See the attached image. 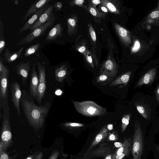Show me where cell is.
Wrapping results in <instances>:
<instances>
[{"label": "cell", "instance_id": "6da1fadb", "mask_svg": "<svg viewBox=\"0 0 159 159\" xmlns=\"http://www.w3.org/2000/svg\"><path fill=\"white\" fill-rule=\"evenodd\" d=\"M20 103L29 125L36 131L42 128L50 111L51 102L47 101L44 105H36L32 97L24 90Z\"/></svg>", "mask_w": 159, "mask_h": 159}, {"label": "cell", "instance_id": "7a4b0ae2", "mask_svg": "<svg viewBox=\"0 0 159 159\" xmlns=\"http://www.w3.org/2000/svg\"><path fill=\"white\" fill-rule=\"evenodd\" d=\"M3 114L1 131L0 150L5 152L9 147L12 142V135L10 121V108L8 104L2 107Z\"/></svg>", "mask_w": 159, "mask_h": 159}, {"label": "cell", "instance_id": "3957f363", "mask_svg": "<svg viewBox=\"0 0 159 159\" xmlns=\"http://www.w3.org/2000/svg\"><path fill=\"white\" fill-rule=\"evenodd\" d=\"M74 105L80 113L87 116H101L107 113L106 108L91 101L78 102L72 100Z\"/></svg>", "mask_w": 159, "mask_h": 159}, {"label": "cell", "instance_id": "277c9868", "mask_svg": "<svg viewBox=\"0 0 159 159\" xmlns=\"http://www.w3.org/2000/svg\"><path fill=\"white\" fill-rule=\"evenodd\" d=\"M143 135L139 123L136 121L134 125L132 154L133 159H141L143 152Z\"/></svg>", "mask_w": 159, "mask_h": 159}, {"label": "cell", "instance_id": "5b68a950", "mask_svg": "<svg viewBox=\"0 0 159 159\" xmlns=\"http://www.w3.org/2000/svg\"><path fill=\"white\" fill-rule=\"evenodd\" d=\"M56 17L53 13L51 19L45 24L35 29L23 38L16 45L20 46L27 43L30 42L35 39L39 38L43 35L47 30L51 28L53 24Z\"/></svg>", "mask_w": 159, "mask_h": 159}, {"label": "cell", "instance_id": "8992f818", "mask_svg": "<svg viewBox=\"0 0 159 159\" xmlns=\"http://www.w3.org/2000/svg\"><path fill=\"white\" fill-rule=\"evenodd\" d=\"M39 72V84L37 89V95L35 100L39 105L45 94L46 89V74L45 63L37 62Z\"/></svg>", "mask_w": 159, "mask_h": 159}, {"label": "cell", "instance_id": "52a82bcc", "mask_svg": "<svg viewBox=\"0 0 159 159\" xmlns=\"http://www.w3.org/2000/svg\"><path fill=\"white\" fill-rule=\"evenodd\" d=\"M9 71L0 74V109L8 104V78Z\"/></svg>", "mask_w": 159, "mask_h": 159}, {"label": "cell", "instance_id": "ba28073f", "mask_svg": "<svg viewBox=\"0 0 159 159\" xmlns=\"http://www.w3.org/2000/svg\"><path fill=\"white\" fill-rule=\"evenodd\" d=\"M11 101L16 109L18 115L20 117V101L22 95L20 86L17 81L12 82L10 85Z\"/></svg>", "mask_w": 159, "mask_h": 159}, {"label": "cell", "instance_id": "9c48e42d", "mask_svg": "<svg viewBox=\"0 0 159 159\" xmlns=\"http://www.w3.org/2000/svg\"><path fill=\"white\" fill-rule=\"evenodd\" d=\"M102 72L115 76L118 72V66L112 55L109 54L100 70Z\"/></svg>", "mask_w": 159, "mask_h": 159}, {"label": "cell", "instance_id": "30bf717a", "mask_svg": "<svg viewBox=\"0 0 159 159\" xmlns=\"http://www.w3.org/2000/svg\"><path fill=\"white\" fill-rule=\"evenodd\" d=\"M122 143V146L116 150L111 159H122L129 156L131 148V138L125 139Z\"/></svg>", "mask_w": 159, "mask_h": 159}, {"label": "cell", "instance_id": "8fae6325", "mask_svg": "<svg viewBox=\"0 0 159 159\" xmlns=\"http://www.w3.org/2000/svg\"><path fill=\"white\" fill-rule=\"evenodd\" d=\"M53 5L50 4L41 15L37 21L33 25L30 29L31 32L35 29L45 24L50 20L53 13Z\"/></svg>", "mask_w": 159, "mask_h": 159}, {"label": "cell", "instance_id": "7c38bea8", "mask_svg": "<svg viewBox=\"0 0 159 159\" xmlns=\"http://www.w3.org/2000/svg\"><path fill=\"white\" fill-rule=\"evenodd\" d=\"M38 84L39 77L36 71L35 64L34 63L31 70L30 92V95L35 100L37 97Z\"/></svg>", "mask_w": 159, "mask_h": 159}, {"label": "cell", "instance_id": "4fadbf2b", "mask_svg": "<svg viewBox=\"0 0 159 159\" xmlns=\"http://www.w3.org/2000/svg\"><path fill=\"white\" fill-rule=\"evenodd\" d=\"M15 68L17 75L21 77L22 83L24 84L30 70V61H28L26 62H21L16 66Z\"/></svg>", "mask_w": 159, "mask_h": 159}, {"label": "cell", "instance_id": "5bb4252c", "mask_svg": "<svg viewBox=\"0 0 159 159\" xmlns=\"http://www.w3.org/2000/svg\"><path fill=\"white\" fill-rule=\"evenodd\" d=\"M49 6L48 4L34 13L20 29L19 31V34H20L24 31L30 29L31 27L37 21L40 16Z\"/></svg>", "mask_w": 159, "mask_h": 159}, {"label": "cell", "instance_id": "9a60e30c", "mask_svg": "<svg viewBox=\"0 0 159 159\" xmlns=\"http://www.w3.org/2000/svg\"><path fill=\"white\" fill-rule=\"evenodd\" d=\"M114 25L116 33L121 42L126 45L130 43V37L128 31L115 22L114 23Z\"/></svg>", "mask_w": 159, "mask_h": 159}, {"label": "cell", "instance_id": "2e32d148", "mask_svg": "<svg viewBox=\"0 0 159 159\" xmlns=\"http://www.w3.org/2000/svg\"><path fill=\"white\" fill-rule=\"evenodd\" d=\"M51 0L36 1L32 4L27 10L23 19V21L26 20L28 16L34 13L40 9L49 4Z\"/></svg>", "mask_w": 159, "mask_h": 159}, {"label": "cell", "instance_id": "e0dca14e", "mask_svg": "<svg viewBox=\"0 0 159 159\" xmlns=\"http://www.w3.org/2000/svg\"><path fill=\"white\" fill-rule=\"evenodd\" d=\"M156 74L155 68L151 69L141 78L137 82L135 87H138L144 85L149 84L154 80Z\"/></svg>", "mask_w": 159, "mask_h": 159}, {"label": "cell", "instance_id": "ac0fdd59", "mask_svg": "<svg viewBox=\"0 0 159 159\" xmlns=\"http://www.w3.org/2000/svg\"><path fill=\"white\" fill-rule=\"evenodd\" d=\"M63 28L60 23L55 25L49 32L46 36L47 40L50 41L55 40L62 35Z\"/></svg>", "mask_w": 159, "mask_h": 159}, {"label": "cell", "instance_id": "d6986e66", "mask_svg": "<svg viewBox=\"0 0 159 159\" xmlns=\"http://www.w3.org/2000/svg\"><path fill=\"white\" fill-rule=\"evenodd\" d=\"M54 72L56 80L60 83L64 81L68 76V68L66 64H62L57 68Z\"/></svg>", "mask_w": 159, "mask_h": 159}, {"label": "cell", "instance_id": "ffe728a7", "mask_svg": "<svg viewBox=\"0 0 159 159\" xmlns=\"http://www.w3.org/2000/svg\"><path fill=\"white\" fill-rule=\"evenodd\" d=\"M24 47L21 48L18 51L11 53L6 48L3 54L4 60L8 63H11L17 60L22 55Z\"/></svg>", "mask_w": 159, "mask_h": 159}, {"label": "cell", "instance_id": "44dd1931", "mask_svg": "<svg viewBox=\"0 0 159 159\" xmlns=\"http://www.w3.org/2000/svg\"><path fill=\"white\" fill-rule=\"evenodd\" d=\"M107 129L105 126L103 127L90 144L89 149H92L107 137L108 133Z\"/></svg>", "mask_w": 159, "mask_h": 159}, {"label": "cell", "instance_id": "7402d4cb", "mask_svg": "<svg viewBox=\"0 0 159 159\" xmlns=\"http://www.w3.org/2000/svg\"><path fill=\"white\" fill-rule=\"evenodd\" d=\"M131 71H129L117 77L111 82L110 86H115L120 84H123L124 86L128 84L131 75Z\"/></svg>", "mask_w": 159, "mask_h": 159}, {"label": "cell", "instance_id": "603a6c76", "mask_svg": "<svg viewBox=\"0 0 159 159\" xmlns=\"http://www.w3.org/2000/svg\"><path fill=\"white\" fill-rule=\"evenodd\" d=\"M135 106L138 112L144 118L149 119L151 111L146 104L142 102H137L135 103Z\"/></svg>", "mask_w": 159, "mask_h": 159}, {"label": "cell", "instance_id": "cb8c5ba5", "mask_svg": "<svg viewBox=\"0 0 159 159\" xmlns=\"http://www.w3.org/2000/svg\"><path fill=\"white\" fill-rule=\"evenodd\" d=\"M101 4L106 7L109 12L116 15H119L120 11L118 5L114 1L111 0H101Z\"/></svg>", "mask_w": 159, "mask_h": 159}, {"label": "cell", "instance_id": "d4e9b609", "mask_svg": "<svg viewBox=\"0 0 159 159\" xmlns=\"http://www.w3.org/2000/svg\"><path fill=\"white\" fill-rule=\"evenodd\" d=\"M67 26V32L69 35L75 34L77 31V19L76 16L72 15L70 18L66 19Z\"/></svg>", "mask_w": 159, "mask_h": 159}, {"label": "cell", "instance_id": "484cf974", "mask_svg": "<svg viewBox=\"0 0 159 159\" xmlns=\"http://www.w3.org/2000/svg\"><path fill=\"white\" fill-rule=\"evenodd\" d=\"M114 77L106 73L100 72L99 75L96 78V81L102 85L106 84L112 81Z\"/></svg>", "mask_w": 159, "mask_h": 159}, {"label": "cell", "instance_id": "4316f807", "mask_svg": "<svg viewBox=\"0 0 159 159\" xmlns=\"http://www.w3.org/2000/svg\"><path fill=\"white\" fill-rule=\"evenodd\" d=\"M86 9L90 14L95 18H103L107 14L100 11L96 8H95L89 5L87 7H86Z\"/></svg>", "mask_w": 159, "mask_h": 159}, {"label": "cell", "instance_id": "83f0119b", "mask_svg": "<svg viewBox=\"0 0 159 159\" xmlns=\"http://www.w3.org/2000/svg\"><path fill=\"white\" fill-rule=\"evenodd\" d=\"M3 25L1 20H0V56L6 46V41L3 36Z\"/></svg>", "mask_w": 159, "mask_h": 159}, {"label": "cell", "instance_id": "f1b7e54d", "mask_svg": "<svg viewBox=\"0 0 159 159\" xmlns=\"http://www.w3.org/2000/svg\"><path fill=\"white\" fill-rule=\"evenodd\" d=\"M40 46L39 43L31 45L26 49L24 55L27 57L35 52L38 49Z\"/></svg>", "mask_w": 159, "mask_h": 159}, {"label": "cell", "instance_id": "f546056e", "mask_svg": "<svg viewBox=\"0 0 159 159\" xmlns=\"http://www.w3.org/2000/svg\"><path fill=\"white\" fill-rule=\"evenodd\" d=\"M131 116L130 113L124 115L121 119V131L123 133L125 130L128 125Z\"/></svg>", "mask_w": 159, "mask_h": 159}, {"label": "cell", "instance_id": "4dcf8cb0", "mask_svg": "<svg viewBox=\"0 0 159 159\" xmlns=\"http://www.w3.org/2000/svg\"><path fill=\"white\" fill-rule=\"evenodd\" d=\"M63 125L65 128L69 129L77 128L84 126V124L75 122H66L63 123Z\"/></svg>", "mask_w": 159, "mask_h": 159}, {"label": "cell", "instance_id": "1f68e13d", "mask_svg": "<svg viewBox=\"0 0 159 159\" xmlns=\"http://www.w3.org/2000/svg\"><path fill=\"white\" fill-rule=\"evenodd\" d=\"M89 31L91 39L95 45L96 44V32L91 24L89 22L88 24Z\"/></svg>", "mask_w": 159, "mask_h": 159}, {"label": "cell", "instance_id": "d6a6232c", "mask_svg": "<svg viewBox=\"0 0 159 159\" xmlns=\"http://www.w3.org/2000/svg\"><path fill=\"white\" fill-rule=\"evenodd\" d=\"M86 61L88 64L92 68H95L91 52L87 49L86 51V56L85 57Z\"/></svg>", "mask_w": 159, "mask_h": 159}, {"label": "cell", "instance_id": "836d02e7", "mask_svg": "<svg viewBox=\"0 0 159 159\" xmlns=\"http://www.w3.org/2000/svg\"><path fill=\"white\" fill-rule=\"evenodd\" d=\"M85 1L84 0H74L70 1L68 4L71 6H77L80 7L85 8L84 3Z\"/></svg>", "mask_w": 159, "mask_h": 159}, {"label": "cell", "instance_id": "e575fe53", "mask_svg": "<svg viewBox=\"0 0 159 159\" xmlns=\"http://www.w3.org/2000/svg\"><path fill=\"white\" fill-rule=\"evenodd\" d=\"M108 148L106 147H100L98 148L96 151H95L94 152V155H96L97 156H101L103 155V154H105L106 152H108V150H109Z\"/></svg>", "mask_w": 159, "mask_h": 159}, {"label": "cell", "instance_id": "d590c367", "mask_svg": "<svg viewBox=\"0 0 159 159\" xmlns=\"http://www.w3.org/2000/svg\"><path fill=\"white\" fill-rule=\"evenodd\" d=\"M76 49L79 52L82 53L84 55V57H85L86 51L87 49H86L85 46L83 45L81 46H80L76 48Z\"/></svg>", "mask_w": 159, "mask_h": 159}, {"label": "cell", "instance_id": "8d00e7d4", "mask_svg": "<svg viewBox=\"0 0 159 159\" xmlns=\"http://www.w3.org/2000/svg\"><path fill=\"white\" fill-rule=\"evenodd\" d=\"M88 2L89 5L95 8H96V6L101 3V0H88Z\"/></svg>", "mask_w": 159, "mask_h": 159}, {"label": "cell", "instance_id": "74e56055", "mask_svg": "<svg viewBox=\"0 0 159 159\" xmlns=\"http://www.w3.org/2000/svg\"><path fill=\"white\" fill-rule=\"evenodd\" d=\"M0 159H12L9 157L7 153L3 150H0Z\"/></svg>", "mask_w": 159, "mask_h": 159}, {"label": "cell", "instance_id": "f35d334b", "mask_svg": "<svg viewBox=\"0 0 159 159\" xmlns=\"http://www.w3.org/2000/svg\"><path fill=\"white\" fill-rule=\"evenodd\" d=\"M53 7L56 11H60L62 7V4L60 2L56 1L54 3Z\"/></svg>", "mask_w": 159, "mask_h": 159}, {"label": "cell", "instance_id": "ab89813d", "mask_svg": "<svg viewBox=\"0 0 159 159\" xmlns=\"http://www.w3.org/2000/svg\"><path fill=\"white\" fill-rule=\"evenodd\" d=\"M140 47V44L139 42L136 40L134 44V45L132 49V52H135L138 51Z\"/></svg>", "mask_w": 159, "mask_h": 159}, {"label": "cell", "instance_id": "60d3db41", "mask_svg": "<svg viewBox=\"0 0 159 159\" xmlns=\"http://www.w3.org/2000/svg\"><path fill=\"white\" fill-rule=\"evenodd\" d=\"M117 139V137L116 136V133L115 132H113L111 134L108 136V139L110 141L116 140Z\"/></svg>", "mask_w": 159, "mask_h": 159}, {"label": "cell", "instance_id": "b9f144b4", "mask_svg": "<svg viewBox=\"0 0 159 159\" xmlns=\"http://www.w3.org/2000/svg\"><path fill=\"white\" fill-rule=\"evenodd\" d=\"M100 11L105 13H107L109 12L108 9L105 6L102 5L101 4H100L99 6V9Z\"/></svg>", "mask_w": 159, "mask_h": 159}, {"label": "cell", "instance_id": "7bdbcfd3", "mask_svg": "<svg viewBox=\"0 0 159 159\" xmlns=\"http://www.w3.org/2000/svg\"><path fill=\"white\" fill-rule=\"evenodd\" d=\"M59 154V152L58 151H55L52 153L48 159H57Z\"/></svg>", "mask_w": 159, "mask_h": 159}, {"label": "cell", "instance_id": "ee69618b", "mask_svg": "<svg viewBox=\"0 0 159 159\" xmlns=\"http://www.w3.org/2000/svg\"><path fill=\"white\" fill-rule=\"evenodd\" d=\"M150 16L152 18H157L159 17V11H154L151 13Z\"/></svg>", "mask_w": 159, "mask_h": 159}, {"label": "cell", "instance_id": "f6af8a7d", "mask_svg": "<svg viewBox=\"0 0 159 159\" xmlns=\"http://www.w3.org/2000/svg\"><path fill=\"white\" fill-rule=\"evenodd\" d=\"M43 156V152H41L37 153H35L33 159H42Z\"/></svg>", "mask_w": 159, "mask_h": 159}, {"label": "cell", "instance_id": "bcb514c9", "mask_svg": "<svg viewBox=\"0 0 159 159\" xmlns=\"http://www.w3.org/2000/svg\"><path fill=\"white\" fill-rule=\"evenodd\" d=\"M155 96L157 101L159 102V84L156 89Z\"/></svg>", "mask_w": 159, "mask_h": 159}, {"label": "cell", "instance_id": "7dc6e473", "mask_svg": "<svg viewBox=\"0 0 159 159\" xmlns=\"http://www.w3.org/2000/svg\"><path fill=\"white\" fill-rule=\"evenodd\" d=\"M122 143L119 142H116L114 143L115 146L118 148L121 147L122 146Z\"/></svg>", "mask_w": 159, "mask_h": 159}, {"label": "cell", "instance_id": "c3c4849f", "mask_svg": "<svg viewBox=\"0 0 159 159\" xmlns=\"http://www.w3.org/2000/svg\"><path fill=\"white\" fill-rule=\"evenodd\" d=\"M62 91L60 89H57V90L55 92V94L57 96H60L62 94Z\"/></svg>", "mask_w": 159, "mask_h": 159}, {"label": "cell", "instance_id": "681fc988", "mask_svg": "<svg viewBox=\"0 0 159 159\" xmlns=\"http://www.w3.org/2000/svg\"><path fill=\"white\" fill-rule=\"evenodd\" d=\"M113 125L112 124H109L107 126V129L109 130H111L113 129Z\"/></svg>", "mask_w": 159, "mask_h": 159}, {"label": "cell", "instance_id": "f907efd6", "mask_svg": "<svg viewBox=\"0 0 159 159\" xmlns=\"http://www.w3.org/2000/svg\"><path fill=\"white\" fill-rule=\"evenodd\" d=\"M35 155V154L30 155L25 159H33Z\"/></svg>", "mask_w": 159, "mask_h": 159}, {"label": "cell", "instance_id": "816d5d0a", "mask_svg": "<svg viewBox=\"0 0 159 159\" xmlns=\"http://www.w3.org/2000/svg\"><path fill=\"white\" fill-rule=\"evenodd\" d=\"M112 156L111 155H107L105 159H111Z\"/></svg>", "mask_w": 159, "mask_h": 159}, {"label": "cell", "instance_id": "f5cc1de1", "mask_svg": "<svg viewBox=\"0 0 159 159\" xmlns=\"http://www.w3.org/2000/svg\"><path fill=\"white\" fill-rule=\"evenodd\" d=\"M14 3L15 5H17L19 3V1L18 0H16L14 1Z\"/></svg>", "mask_w": 159, "mask_h": 159}, {"label": "cell", "instance_id": "db71d44e", "mask_svg": "<svg viewBox=\"0 0 159 159\" xmlns=\"http://www.w3.org/2000/svg\"><path fill=\"white\" fill-rule=\"evenodd\" d=\"M156 148H157V151L159 153V147L158 146H157L156 147Z\"/></svg>", "mask_w": 159, "mask_h": 159}]
</instances>
